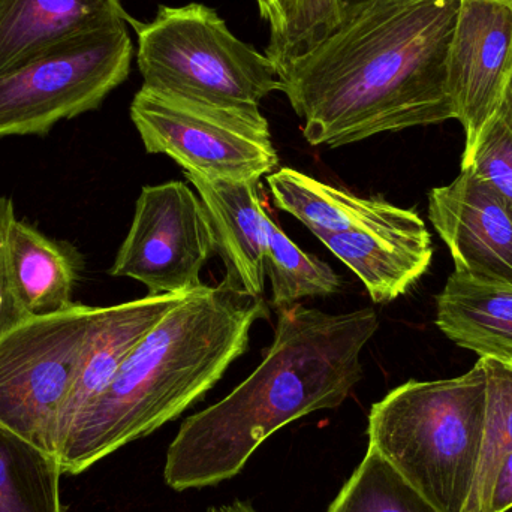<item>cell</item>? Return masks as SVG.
I'll list each match as a JSON object with an SVG mask.
<instances>
[{"label":"cell","instance_id":"1","mask_svg":"<svg viewBox=\"0 0 512 512\" xmlns=\"http://www.w3.org/2000/svg\"><path fill=\"white\" fill-rule=\"evenodd\" d=\"M462 0H364L280 71L310 146L454 119L448 54Z\"/></svg>","mask_w":512,"mask_h":512},{"label":"cell","instance_id":"2","mask_svg":"<svg viewBox=\"0 0 512 512\" xmlns=\"http://www.w3.org/2000/svg\"><path fill=\"white\" fill-rule=\"evenodd\" d=\"M378 327L373 309H280L273 343L252 375L183 421L167 451L165 483L185 492L231 480L277 430L339 408L363 379L361 352Z\"/></svg>","mask_w":512,"mask_h":512},{"label":"cell","instance_id":"3","mask_svg":"<svg viewBox=\"0 0 512 512\" xmlns=\"http://www.w3.org/2000/svg\"><path fill=\"white\" fill-rule=\"evenodd\" d=\"M267 315L262 297L228 279L189 292L78 415L57 454L63 475L83 474L176 420L248 351L252 325Z\"/></svg>","mask_w":512,"mask_h":512},{"label":"cell","instance_id":"4","mask_svg":"<svg viewBox=\"0 0 512 512\" xmlns=\"http://www.w3.org/2000/svg\"><path fill=\"white\" fill-rule=\"evenodd\" d=\"M486 385L480 358L457 378L406 382L370 409V447L441 512L468 507L483 445Z\"/></svg>","mask_w":512,"mask_h":512},{"label":"cell","instance_id":"5","mask_svg":"<svg viewBox=\"0 0 512 512\" xmlns=\"http://www.w3.org/2000/svg\"><path fill=\"white\" fill-rule=\"evenodd\" d=\"M137 33L144 87L201 104L259 108L282 92L279 69L240 41L218 12L203 3L161 5L149 23L129 15Z\"/></svg>","mask_w":512,"mask_h":512},{"label":"cell","instance_id":"6","mask_svg":"<svg viewBox=\"0 0 512 512\" xmlns=\"http://www.w3.org/2000/svg\"><path fill=\"white\" fill-rule=\"evenodd\" d=\"M126 24L75 33L0 75V138L45 135L101 107L131 71Z\"/></svg>","mask_w":512,"mask_h":512},{"label":"cell","instance_id":"7","mask_svg":"<svg viewBox=\"0 0 512 512\" xmlns=\"http://www.w3.org/2000/svg\"><path fill=\"white\" fill-rule=\"evenodd\" d=\"M99 307L32 316L0 337V423L57 456L60 417Z\"/></svg>","mask_w":512,"mask_h":512},{"label":"cell","instance_id":"8","mask_svg":"<svg viewBox=\"0 0 512 512\" xmlns=\"http://www.w3.org/2000/svg\"><path fill=\"white\" fill-rule=\"evenodd\" d=\"M131 119L147 153L167 155L186 173L259 183L279 164L270 126L259 108H227L141 87Z\"/></svg>","mask_w":512,"mask_h":512},{"label":"cell","instance_id":"9","mask_svg":"<svg viewBox=\"0 0 512 512\" xmlns=\"http://www.w3.org/2000/svg\"><path fill=\"white\" fill-rule=\"evenodd\" d=\"M215 252L209 213L188 185L144 186L110 274L143 283L149 295L191 292Z\"/></svg>","mask_w":512,"mask_h":512},{"label":"cell","instance_id":"10","mask_svg":"<svg viewBox=\"0 0 512 512\" xmlns=\"http://www.w3.org/2000/svg\"><path fill=\"white\" fill-rule=\"evenodd\" d=\"M512 77V9L493 0H462L448 54V92L465 131L462 168L501 110Z\"/></svg>","mask_w":512,"mask_h":512},{"label":"cell","instance_id":"11","mask_svg":"<svg viewBox=\"0 0 512 512\" xmlns=\"http://www.w3.org/2000/svg\"><path fill=\"white\" fill-rule=\"evenodd\" d=\"M429 219L450 249L454 271L512 285V203L471 167L430 191Z\"/></svg>","mask_w":512,"mask_h":512},{"label":"cell","instance_id":"12","mask_svg":"<svg viewBox=\"0 0 512 512\" xmlns=\"http://www.w3.org/2000/svg\"><path fill=\"white\" fill-rule=\"evenodd\" d=\"M366 286L375 303L406 294L429 270L432 236L417 212L393 206L355 231L316 237Z\"/></svg>","mask_w":512,"mask_h":512},{"label":"cell","instance_id":"13","mask_svg":"<svg viewBox=\"0 0 512 512\" xmlns=\"http://www.w3.org/2000/svg\"><path fill=\"white\" fill-rule=\"evenodd\" d=\"M188 294L147 295L128 303L99 307L77 378L60 417L59 450L81 411L110 384L146 334Z\"/></svg>","mask_w":512,"mask_h":512},{"label":"cell","instance_id":"14","mask_svg":"<svg viewBox=\"0 0 512 512\" xmlns=\"http://www.w3.org/2000/svg\"><path fill=\"white\" fill-rule=\"evenodd\" d=\"M212 221L216 252L224 258L234 285L261 297L265 285V209L259 200V183L212 180L186 173Z\"/></svg>","mask_w":512,"mask_h":512},{"label":"cell","instance_id":"15","mask_svg":"<svg viewBox=\"0 0 512 512\" xmlns=\"http://www.w3.org/2000/svg\"><path fill=\"white\" fill-rule=\"evenodd\" d=\"M128 18L122 0H0V75L75 33Z\"/></svg>","mask_w":512,"mask_h":512},{"label":"cell","instance_id":"16","mask_svg":"<svg viewBox=\"0 0 512 512\" xmlns=\"http://www.w3.org/2000/svg\"><path fill=\"white\" fill-rule=\"evenodd\" d=\"M436 325L480 358L512 360V285L454 271L436 297Z\"/></svg>","mask_w":512,"mask_h":512},{"label":"cell","instance_id":"17","mask_svg":"<svg viewBox=\"0 0 512 512\" xmlns=\"http://www.w3.org/2000/svg\"><path fill=\"white\" fill-rule=\"evenodd\" d=\"M9 258L18 300L30 316L63 312L74 306L77 255L32 225L15 219L9 233Z\"/></svg>","mask_w":512,"mask_h":512},{"label":"cell","instance_id":"18","mask_svg":"<svg viewBox=\"0 0 512 512\" xmlns=\"http://www.w3.org/2000/svg\"><path fill=\"white\" fill-rule=\"evenodd\" d=\"M54 454L0 423V512H65Z\"/></svg>","mask_w":512,"mask_h":512},{"label":"cell","instance_id":"19","mask_svg":"<svg viewBox=\"0 0 512 512\" xmlns=\"http://www.w3.org/2000/svg\"><path fill=\"white\" fill-rule=\"evenodd\" d=\"M265 276L271 283V304L292 306L301 298L328 297L342 289V277L321 259L301 251L273 221L264 216Z\"/></svg>","mask_w":512,"mask_h":512},{"label":"cell","instance_id":"20","mask_svg":"<svg viewBox=\"0 0 512 512\" xmlns=\"http://www.w3.org/2000/svg\"><path fill=\"white\" fill-rule=\"evenodd\" d=\"M268 24L270 41L265 56L282 71L327 36L342 18L340 0H256Z\"/></svg>","mask_w":512,"mask_h":512},{"label":"cell","instance_id":"21","mask_svg":"<svg viewBox=\"0 0 512 512\" xmlns=\"http://www.w3.org/2000/svg\"><path fill=\"white\" fill-rule=\"evenodd\" d=\"M481 360L487 378L483 445L465 512H486L496 472L512 453V360Z\"/></svg>","mask_w":512,"mask_h":512},{"label":"cell","instance_id":"22","mask_svg":"<svg viewBox=\"0 0 512 512\" xmlns=\"http://www.w3.org/2000/svg\"><path fill=\"white\" fill-rule=\"evenodd\" d=\"M327 512H441L375 448H367Z\"/></svg>","mask_w":512,"mask_h":512},{"label":"cell","instance_id":"23","mask_svg":"<svg viewBox=\"0 0 512 512\" xmlns=\"http://www.w3.org/2000/svg\"><path fill=\"white\" fill-rule=\"evenodd\" d=\"M468 167L512 203V128L501 114L484 129Z\"/></svg>","mask_w":512,"mask_h":512},{"label":"cell","instance_id":"24","mask_svg":"<svg viewBox=\"0 0 512 512\" xmlns=\"http://www.w3.org/2000/svg\"><path fill=\"white\" fill-rule=\"evenodd\" d=\"M11 198L0 197V337L32 318L18 300L9 258V233L15 221Z\"/></svg>","mask_w":512,"mask_h":512},{"label":"cell","instance_id":"25","mask_svg":"<svg viewBox=\"0 0 512 512\" xmlns=\"http://www.w3.org/2000/svg\"><path fill=\"white\" fill-rule=\"evenodd\" d=\"M512 510V453L505 457L496 472L490 490L486 512H508Z\"/></svg>","mask_w":512,"mask_h":512},{"label":"cell","instance_id":"26","mask_svg":"<svg viewBox=\"0 0 512 512\" xmlns=\"http://www.w3.org/2000/svg\"><path fill=\"white\" fill-rule=\"evenodd\" d=\"M499 114L504 117L505 122L512 128V77L510 83H508L507 92H505L504 101H502Z\"/></svg>","mask_w":512,"mask_h":512},{"label":"cell","instance_id":"27","mask_svg":"<svg viewBox=\"0 0 512 512\" xmlns=\"http://www.w3.org/2000/svg\"><path fill=\"white\" fill-rule=\"evenodd\" d=\"M207 512H256L248 502H233V504L222 505V507L210 508Z\"/></svg>","mask_w":512,"mask_h":512},{"label":"cell","instance_id":"28","mask_svg":"<svg viewBox=\"0 0 512 512\" xmlns=\"http://www.w3.org/2000/svg\"><path fill=\"white\" fill-rule=\"evenodd\" d=\"M342 2V11L345 8H348V6L355 5V3L364 2V0H340Z\"/></svg>","mask_w":512,"mask_h":512},{"label":"cell","instance_id":"29","mask_svg":"<svg viewBox=\"0 0 512 512\" xmlns=\"http://www.w3.org/2000/svg\"><path fill=\"white\" fill-rule=\"evenodd\" d=\"M493 2L502 3V5L507 6V8L512 9V0H493Z\"/></svg>","mask_w":512,"mask_h":512}]
</instances>
